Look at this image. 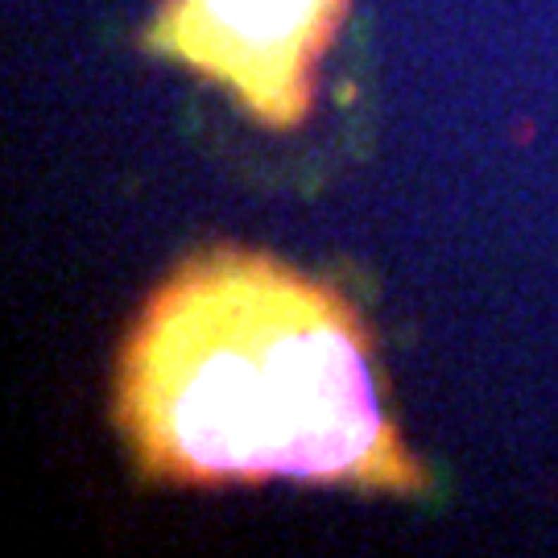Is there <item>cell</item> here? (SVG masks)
<instances>
[{
  "label": "cell",
  "mask_w": 558,
  "mask_h": 558,
  "mask_svg": "<svg viewBox=\"0 0 558 558\" xmlns=\"http://www.w3.org/2000/svg\"><path fill=\"white\" fill-rule=\"evenodd\" d=\"M343 13L347 0H166L145 46L216 79L261 124L294 128Z\"/></svg>",
  "instance_id": "cell-2"
},
{
  "label": "cell",
  "mask_w": 558,
  "mask_h": 558,
  "mask_svg": "<svg viewBox=\"0 0 558 558\" xmlns=\"http://www.w3.org/2000/svg\"><path fill=\"white\" fill-rule=\"evenodd\" d=\"M120 422L161 480L422 488L356 310L265 252H203L149 298L120 360Z\"/></svg>",
  "instance_id": "cell-1"
}]
</instances>
